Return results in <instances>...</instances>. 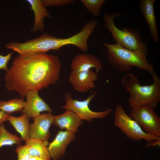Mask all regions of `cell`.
I'll list each match as a JSON object with an SVG mask.
<instances>
[{
	"instance_id": "cb8c5ba5",
	"label": "cell",
	"mask_w": 160,
	"mask_h": 160,
	"mask_svg": "<svg viewBox=\"0 0 160 160\" xmlns=\"http://www.w3.org/2000/svg\"><path fill=\"white\" fill-rule=\"evenodd\" d=\"M14 52L13 51L5 56L0 55V69L4 70L6 72L8 71L9 68L7 67V64Z\"/></svg>"
},
{
	"instance_id": "30bf717a",
	"label": "cell",
	"mask_w": 160,
	"mask_h": 160,
	"mask_svg": "<svg viewBox=\"0 0 160 160\" xmlns=\"http://www.w3.org/2000/svg\"><path fill=\"white\" fill-rule=\"evenodd\" d=\"M98 79L97 73L92 69L86 71L70 73L69 81L74 89L80 92H88L94 88V82Z\"/></svg>"
},
{
	"instance_id": "44dd1931",
	"label": "cell",
	"mask_w": 160,
	"mask_h": 160,
	"mask_svg": "<svg viewBox=\"0 0 160 160\" xmlns=\"http://www.w3.org/2000/svg\"><path fill=\"white\" fill-rule=\"evenodd\" d=\"M80 1L88 12L94 16L99 15L101 8L105 0H81Z\"/></svg>"
},
{
	"instance_id": "ac0fdd59",
	"label": "cell",
	"mask_w": 160,
	"mask_h": 160,
	"mask_svg": "<svg viewBox=\"0 0 160 160\" xmlns=\"http://www.w3.org/2000/svg\"><path fill=\"white\" fill-rule=\"evenodd\" d=\"M29 118L25 114L20 117L13 116L10 114L7 120L21 135L22 140L26 141L30 138L29 135Z\"/></svg>"
},
{
	"instance_id": "3957f363",
	"label": "cell",
	"mask_w": 160,
	"mask_h": 160,
	"mask_svg": "<svg viewBox=\"0 0 160 160\" xmlns=\"http://www.w3.org/2000/svg\"><path fill=\"white\" fill-rule=\"evenodd\" d=\"M103 44L107 50V60L115 69L127 71L135 66L148 71L152 76L156 74L153 65L147 59L148 51L129 50L117 43Z\"/></svg>"
},
{
	"instance_id": "d6986e66",
	"label": "cell",
	"mask_w": 160,
	"mask_h": 160,
	"mask_svg": "<svg viewBox=\"0 0 160 160\" xmlns=\"http://www.w3.org/2000/svg\"><path fill=\"white\" fill-rule=\"evenodd\" d=\"M24 101L23 97L20 99L15 98L8 101H0V110L7 113L21 111L24 107Z\"/></svg>"
},
{
	"instance_id": "2e32d148",
	"label": "cell",
	"mask_w": 160,
	"mask_h": 160,
	"mask_svg": "<svg viewBox=\"0 0 160 160\" xmlns=\"http://www.w3.org/2000/svg\"><path fill=\"white\" fill-rule=\"evenodd\" d=\"M31 6V9L34 14V24L30 29L31 32L38 31L43 32L44 29V20L45 17L50 18V15L46 7L43 5L40 0H27Z\"/></svg>"
},
{
	"instance_id": "4fadbf2b",
	"label": "cell",
	"mask_w": 160,
	"mask_h": 160,
	"mask_svg": "<svg viewBox=\"0 0 160 160\" xmlns=\"http://www.w3.org/2000/svg\"><path fill=\"white\" fill-rule=\"evenodd\" d=\"M70 67L72 71L79 72L86 71L94 68L97 72L102 68L100 60L94 55L81 53L76 56L72 60Z\"/></svg>"
},
{
	"instance_id": "9a60e30c",
	"label": "cell",
	"mask_w": 160,
	"mask_h": 160,
	"mask_svg": "<svg viewBox=\"0 0 160 160\" xmlns=\"http://www.w3.org/2000/svg\"><path fill=\"white\" fill-rule=\"evenodd\" d=\"M54 125L74 134L77 132L78 127L83 123L76 114L69 110H66L64 113L54 116Z\"/></svg>"
},
{
	"instance_id": "4316f807",
	"label": "cell",
	"mask_w": 160,
	"mask_h": 160,
	"mask_svg": "<svg viewBox=\"0 0 160 160\" xmlns=\"http://www.w3.org/2000/svg\"><path fill=\"white\" fill-rule=\"evenodd\" d=\"M28 160H46L41 158L37 157L31 156Z\"/></svg>"
},
{
	"instance_id": "7402d4cb",
	"label": "cell",
	"mask_w": 160,
	"mask_h": 160,
	"mask_svg": "<svg viewBox=\"0 0 160 160\" xmlns=\"http://www.w3.org/2000/svg\"><path fill=\"white\" fill-rule=\"evenodd\" d=\"M73 0H42L43 5L45 7L48 6L63 7L73 4Z\"/></svg>"
},
{
	"instance_id": "9c48e42d",
	"label": "cell",
	"mask_w": 160,
	"mask_h": 160,
	"mask_svg": "<svg viewBox=\"0 0 160 160\" xmlns=\"http://www.w3.org/2000/svg\"><path fill=\"white\" fill-rule=\"evenodd\" d=\"M54 116L51 113L40 114L35 118L33 123L29 125L30 137L47 141L50 136L49 128L53 123Z\"/></svg>"
},
{
	"instance_id": "52a82bcc",
	"label": "cell",
	"mask_w": 160,
	"mask_h": 160,
	"mask_svg": "<svg viewBox=\"0 0 160 160\" xmlns=\"http://www.w3.org/2000/svg\"><path fill=\"white\" fill-rule=\"evenodd\" d=\"M97 92V91H95L85 100L79 101L77 99H73L71 94L66 92L64 96L65 104L63 106L62 108L74 112L82 120L92 122L93 119L105 118L112 113V109L108 108L103 111L96 112L91 111L89 107V103L95 98Z\"/></svg>"
},
{
	"instance_id": "277c9868",
	"label": "cell",
	"mask_w": 160,
	"mask_h": 160,
	"mask_svg": "<svg viewBox=\"0 0 160 160\" xmlns=\"http://www.w3.org/2000/svg\"><path fill=\"white\" fill-rule=\"evenodd\" d=\"M81 42V36L78 34L68 38L63 39L45 33L37 38L24 43L11 42L8 47L9 49L17 52L20 55H24L46 53L51 50L57 51L64 46L69 44L78 47Z\"/></svg>"
},
{
	"instance_id": "ffe728a7",
	"label": "cell",
	"mask_w": 160,
	"mask_h": 160,
	"mask_svg": "<svg viewBox=\"0 0 160 160\" xmlns=\"http://www.w3.org/2000/svg\"><path fill=\"white\" fill-rule=\"evenodd\" d=\"M21 138L8 132L5 129L4 124L0 125V148L3 146L20 145Z\"/></svg>"
},
{
	"instance_id": "603a6c76",
	"label": "cell",
	"mask_w": 160,
	"mask_h": 160,
	"mask_svg": "<svg viewBox=\"0 0 160 160\" xmlns=\"http://www.w3.org/2000/svg\"><path fill=\"white\" fill-rule=\"evenodd\" d=\"M15 151L17 154L18 160H28L31 157L28 148L25 145L17 146Z\"/></svg>"
},
{
	"instance_id": "484cf974",
	"label": "cell",
	"mask_w": 160,
	"mask_h": 160,
	"mask_svg": "<svg viewBox=\"0 0 160 160\" xmlns=\"http://www.w3.org/2000/svg\"><path fill=\"white\" fill-rule=\"evenodd\" d=\"M9 114L1 110H0V125L7 120V117Z\"/></svg>"
},
{
	"instance_id": "8fae6325",
	"label": "cell",
	"mask_w": 160,
	"mask_h": 160,
	"mask_svg": "<svg viewBox=\"0 0 160 160\" xmlns=\"http://www.w3.org/2000/svg\"><path fill=\"white\" fill-rule=\"evenodd\" d=\"M38 92L30 90L25 95L26 101L24 102L21 113L22 114H25L29 119L35 118L41 112L52 111L49 106L40 97Z\"/></svg>"
},
{
	"instance_id": "7a4b0ae2",
	"label": "cell",
	"mask_w": 160,
	"mask_h": 160,
	"mask_svg": "<svg viewBox=\"0 0 160 160\" xmlns=\"http://www.w3.org/2000/svg\"><path fill=\"white\" fill-rule=\"evenodd\" d=\"M153 82L149 85L142 86L138 78L133 73L122 78L121 84L129 93L128 101L131 107L148 105L154 109L160 102V79L155 74Z\"/></svg>"
},
{
	"instance_id": "ba28073f",
	"label": "cell",
	"mask_w": 160,
	"mask_h": 160,
	"mask_svg": "<svg viewBox=\"0 0 160 160\" xmlns=\"http://www.w3.org/2000/svg\"><path fill=\"white\" fill-rule=\"evenodd\" d=\"M153 109L148 105L132 107L129 116L145 132L160 137V118Z\"/></svg>"
},
{
	"instance_id": "6da1fadb",
	"label": "cell",
	"mask_w": 160,
	"mask_h": 160,
	"mask_svg": "<svg viewBox=\"0 0 160 160\" xmlns=\"http://www.w3.org/2000/svg\"><path fill=\"white\" fill-rule=\"evenodd\" d=\"M62 64L57 56L46 53L20 55L15 58L5 76V86L23 97L30 90L38 91L55 84Z\"/></svg>"
},
{
	"instance_id": "8992f818",
	"label": "cell",
	"mask_w": 160,
	"mask_h": 160,
	"mask_svg": "<svg viewBox=\"0 0 160 160\" xmlns=\"http://www.w3.org/2000/svg\"><path fill=\"white\" fill-rule=\"evenodd\" d=\"M114 116L115 125L127 137L133 140L137 141L144 140L149 142L160 138L145 132L137 123L127 114L121 105L116 106Z\"/></svg>"
},
{
	"instance_id": "7c38bea8",
	"label": "cell",
	"mask_w": 160,
	"mask_h": 160,
	"mask_svg": "<svg viewBox=\"0 0 160 160\" xmlns=\"http://www.w3.org/2000/svg\"><path fill=\"white\" fill-rule=\"evenodd\" d=\"M75 137L74 133L67 131H60L58 132L55 139L47 147L53 160H57L63 155L66 147Z\"/></svg>"
},
{
	"instance_id": "e0dca14e",
	"label": "cell",
	"mask_w": 160,
	"mask_h": 160,
	"mask_svg": "<svg viewBox=\"0 0 160 160\" xmlns=\"http://www.w3.org/2000/svg\"><path fill=\"white\" fill-rule=\"evenodd\" d=\"M25 142V145L28 149L31 156L37 157L46 160H50L51 157L48 150L47 145L49 143L48 141L30 137Z\"/></svg>"
},
{
	"instance_id": "5bb4252c",
	"label": "cell",
	"mask_w": 160,
	"mask_h": 160,
	"mask_svg": "<svg viewBox=\"0 0 160 160\" xmlns=\"http://www.w3.org/2000/svg\"><path fill=\"white\" fill-rule=\"evenodd\" d=\"M156 1V0H140L139 7L148 26L153 41L154 43H156L159 41V38L154 9Z\"/></svg>"
},
{
	"instance_id": "d4e9b609",
	"label": "cell",
	"mask_w": 160,
	"mask_h": 160,
	"mask_svg": "<svg viewBox=\"0 0 160 160\" xmlns=\"http://www.w3.org/2000/svg\"><path fill=\"white\" fill-rule=\"evenodd\" d=\"M160 145V138L159 139L148 142L146 144L145 147L148 148L149 147H159Z\"/></svg>"
},
{
	"instance_id": "5b68a950",
	"label": "cell",
	"mask_w": 160,
	"mask_h": 160,
	"mask_svg": "<svg viewBox=\"0 0 160 160\" xmlns=\"http://www.w3.org/2000/svg\"><path fill=\"white\" fill-rule=\"evenodd\" d=\"M122 14L113 13L108 14L105 12L103 17L105 28L111 33L116 43L124 47L132 50L148 51L147 45L143 40L138 29L128 27L119 29L116 26L114 19Z\"/></svg>"
}]
</instances>
